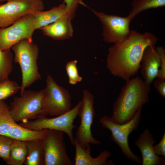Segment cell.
<instances>
[{
    "label": "cell",
    "instance_id": "6da1fadb",
    "mask_svg": "<svg viewBox=\"0 0 165 165\" xmlns=\"http://www.w3.org/2000/svg\"><path fill=\"white\" fill-rule=\"evenodd\" d=\"M158 38L151 33L132 30L130 36L109 48L106 66L110 73L127 81L138 73L145 49L155 45Z\"/></svg>",
    "mask_w": 165,
    "mask_h": 165
},
{
    "label": "cell",
    "instance_id": "7a4b0ae2",
    "mask_svg": "<svg viewBox=\"0 0 165 165\" xmlns=\"http://www.w3.org/2000/svg\"><path fill=\"white\" fill-rule=\"evenodd\" d=\"M150 85L138 76L126 81L113 105V121L122 124L130 120L148 102Z\"/></svg>",
    "mask_w": 165,
    "mask_h": 165
},
{
    "label": "cell",
    "instance_id": "3957f363",
    "mask_svg": "<svg viewBox=\"0 0 165 165\" xmlns=\"http://www.w3.org/2000/svg\"><path fill=\"white\" fill-rule=\"evenodd\" d=\"M11 48L14 53V61L19 65L22 73L21 93L42 79L37 63L39 48L33 41L26 39L20 41Z\"/></svg>",
    "mask_w": 165,
    "mask_h": 165
},
{
    "label": "cell",
    "instance_id": "277c9868",
    "mask_svg": "<svg viewBox=\"0 0 165 165\" xmlns=\"http://www.w3.org/2000/svg\"><path fill=\"white\" fill-rule=\"evenodd\" d=\"M142 109H139L130 120L122 124L115 123L108 115L101 117L99 119L103 127L111 131L110 138L118 145L124 155L129 160L139 164H141V158L133 152L128 140L130 134L137 130L140 123Z\"/></svg>",
    "mask_w": 165,
    "mask_h": 165
},
{
    "label": "cell",
    "instance_id": "5b68a950",
    "mask_svg": "<svg viewBox=\"0 0 165 165\" xmlns=\"http://www.w3.org/2000/svg\"><path fill=\"white\" fill-rule=\"evenodd\" d=\"M43 90L42 113L46 116H59L71 109V98L68 91L58 85L48 75L46 86Z\"/></svg>",
    "mask_w": 165,
    "mask_h": 165
},
{
    "label": "cell",
    "instance_id": "8992f818",
    "mask_svg": "<svg viewBox=\"0 0 165 165\" xmlns=\"http://www.w3.org/2000/svg\"><path fill=\"white\" fill-rule=\"evenodd\" d=\"M43 89L37 91L25 90L19 97H15L9 106L14 121L26 122L35 119L42 113Z\"/></svg>",
    "mask_w": 165,
    "mask_h": 165
},
{
    "label": "cell",
    "instance_id": "52a82bcc",
    "mask_svg": "<svg viewBox=\"0 0 165 165\" xmlns=\"http://www.w3.org/2000/svg\"><path fill=\"white\" fill-rule=\"evenodd\" d=\"M80 104L81 101L72 109L56 117L48 118L46 116L40 115L35 120L22 122L19 124L26 128L34 130L47 129L63 131L67 135L71 143L74 146L75 138L73 130L76 127L73 123L78 115Z\"/></svg>",
    "mask_w": 165,
    "mask_h": 165
},
{
    "label": "cell",
    "instance_id": "ba28073f",
    "mask_svg": "<svg viewBox=\"0 0 165 165\" xmlns=\"http://www.w3.org/2000/svg\"><path fill=\"white\" fill-rule=\"evenodd\" d=\"M91 10L102 25V34L105 42L114 44L118 43L130 35L132 30L130 29V24L134 18L130 16L122 17Z\"/></svg>",
    "mask_w": 165,
    "mask_h": 165
},
{
    "label": "cell",
    "instance_id": "9c48e42d",
    "mask_svg": "<svg viewBox=\"0 0 165 165\" xmlns=\"http://www.w3.org/2000/svg\"><path fill=\"white\" fill-rule=\"evenodd\" d=\"M82 94L78 115L80 118L81 122L75 140L81 147H86L90 143L98 145L101 142L93 137L91 130L95 115L93 95L86 90H84Z\"/></svg>",
    "mask_w": 165,
    "mask_h": 165
},
{
    "label": "cell",
    "instance_id": "30bf717a",
    "mask_svg": "<svg viewBox=\"0 0 165 165\" xmlns=\"http://www.w3.org/2000/svg\"><path fill=\"white\" fill-rule=\"evenodd\" d=\"M0 5V28L8 27L20 18L44 9L42 0H7Z\"/></svg>",
    "mask_w": 165,
    "mask_h": 165
},
{
    "label": "cell",
    "instance_id": "8fae6325",
    "mask_svg": "<svg viewBox=\"0 0 165 165\" xmlns=\"http://www.w3.org/2000/svg\"><path fill=\"white\" fill-rule=\"evenodd\" d=\"M63 131L48 129L43 140L44 165H72L66 151Z\"/></svg>",
    "mask_w": 165,
    "mask_h": 165
},
{
    "label": "cell",
    "instance_id": "7c38bea8",
    "mask_svg": "<svg viewBox=\"0 0 165 165\" xmlns=\"http://www.w3.org/2000/svg\"><path fill=\"white\" fill-rule=\"evenodd\" d=\"M33 14L26 15L10 25L0 28V48L2 51L10 49L20 41L28 39L33 41L35 30Z\"/></svg>",
    "mask_w": 165,
    "mask_h": 165
},
{
    "label": "cell",
    "instance_id": "4fadbf2b",
    "mask_svg": "<svg viewBox=\"0 0 165 165\" xmlns=\"http://www.w3.org/2000/svg\"><path fill=\"white\" fill-rule=\"evenodd\" d=\"M156 142L150 130L148 128L145 129L134 142L141 152L142 165L165 164V157L158 156L154 152L153 146Z\"/></svg>",
    "mask_w": 165,
    "mask_h": 165
},
{
    "label": "cell",
    "instance_id": "5bb4252c",
    "mask_svg": "<svg viewBox=\"0 0 165 165\" xmlns=\"http://www.w3.org/2000/svg\"><path fill=\"white\" fill-rule=\"evenodd\" d=\"M160 55L154 45L145 49L140 63L141 74L143 80L151 85L157 76L161 65Z\"/></svg>",
    "mask_w": 165,
    "mask_h": 165
},
{
    "label": "cell",
    "instance_id": "9a60e30c",
    "mask_svg": "<svg viewBox=\"0 0 165 165\" xmlns=\"http://www.w3.org/2000/svg\"><path fill=\"white\" fill-rule=\"evenodd\" d=\"M75 165H115L112 160L107 161L111 156V152L104 150L97 156L93 157L91 155V148L90 145L86 147L80 146L75 140Z\"/></svg>",
    "mask_w": 165,
    "mask_h": 165
},
{
    "label": "cell",
    "instance_id": "2e32d148",
    "mask_svg": "<svg viewBox=\"0 0 165 165\" xmlns=\"http://www.w3.org/2000/svg\"><path fill=\"white\" fill-rule=\"evenodd\" d=\"M72 19L65 14L55 22L40 29L45 35L53 39H68L72 37L73 34Z\"/></svg>",
    "mask_w": 165,
    "mask_h": 165
},
{
    "label": "cell",
    "instance_id": "e0dca14e",
    "mask_svg": "<svg viewBox=\"0 0 165 165\" xmlns=\"http://www.w3.org/2000/svg\"><path fill=\"white\" fill-rule=\"evenodd\" d=\"M66 13V6L63 2L49 10L35 12L33 14L35 30L40 29L54 23L65 15Z\"/></svg>",
    "mask_w": 165,
    "mask_h": 165
},
{
    "label": "cell",
    "instance_id": "ac0fdd59",
    "mask_svg": "<svg viewBox=\"0 0 165 165\" xmlns=\"http://www.w3.org/2000/svg\"><path fill=\"white\" fill-rule=\"evenodd\" d=\"M48 129L34 130L24 127L16 123L6 135L14 140L25 141L43 140L46 136Z\"/></svg>",
    "mask_w": 165,
    "mask_h": 165
},
{
    "label": "cell",
    "instance_id": "d6986e66",
    "mask_svg": "<svg viewBox=\"0 0 165 165\" xmlns=\"http://www.w3.org/2000/svg\"><path fill=\"white\" fill-rule=\"evenodd\" d=\"M27 149L25 165H44L43 140L24 141Z\"/></svg>",
    "mask_w": 165,
    "mask_h": 165
},
{
    "label": "cell",
    "instance_id": "ffe728a7",
    "mask_svg": "<svg viewBox=\"0 0 165 165\" xmlns=\"http://www.w3.org/2000/svg\"><path fill=\"white\" fill-rule=\"evenodd\" d=\"M27 149L24 141L13 139L10 153L6 162L9 165H22L24 164L27 155Z\"/></svg>",
    "mask_w": 165,
    "mask_h": 165
},
{
    "label": "cell",
    "instance_id": "44dd1931",
    "mask_svg": "<svg viewBox=\"0 0 165 165\" xmlns=\"http://www.w3.org/2000/svg\"><path fill=\"white\" fill-rule=\"evenodd\" d=\"M165 6V0H134L129 15L134 18L139 13L148 9Z\"/></svg>",
    "mask_w": 165,
    "mask_h": 165
},
{
    "label": "cell",
    "instance_id": "7402d4cb",
    "mask_svg": "<svg viewBox=\"0 0 165 165\" xmlns=\"http://www.w3.org/2000/svg\"><path fill=\"white\" fill-rule=\"evenodd\" d=\"M16 123L10 112L9 106L4 100H0V134L6 135Z\"/></svg>",
    "mask_w": 165,
    "mask_h": 165
},
{
    "label": "cell",
    "instance_id": "603a6c76",
    "mask_svg": "<svg viewBox=\"0 0 165 165\" xmlns=\"http://www.w3.org/2000/svg\"><path fill=\"white\" fill-rule=\"evenodd\" d=\"M13 60L10 49L2 51L0 48V82L9 79L13 70Z\"/></svg>",
    "mask_w": 165,
    "mask_h": 165
},
{
    "label": "cell",
    "instance_id": "cb8c5ba5",
    "mask_svg": "<svg viewBox=\"0 0 165 165\" xmlns=\"http://www.w3.org/2000/svg\"><path fill=\"white\" fill-rule=\"evenodd\" d=\"M20 86L9 79L0 82V100H4L17 93Z\"/></svg>",
    "mask_w": 165,
    "mask_h": 165
},
{
    "label": "cell",
    "instance_id": "d4e9b609",
    "mask_svg": "<svg viewBox=\"0 0 165 165\" xmlns=\"http://www.w3.org/2000/svg\"><path fill=\"white\" fill-rule=\"evenodd\" d=\"M77 63V60H73L68 62L65 66L69 82L72 85H75L78 82H81L82 79L79 74Z\"/></svg>",
    "mask_w": 165,
    "mask_h": 165
},
{
    "label": "cell",
    "instance_id": "484cf974",
    "mask_svg": "<svg viewBox=\"0 0 165 165\" xmlns=\"http://www.w3.org/2000/svg\"><path fill=\"white\" fill-rule=\"evenodd\" d=\"M13 140L6 135L0 134V158L6 162L9 156L11 146Z\"/></svg>",
    "mask_w": 165,
    "mask_h": 165
},
{
    "label": "cell",
    "instance_id": "4316f807",
    "mask_svg": "<svg viewBox=\"0 0 165 165\" xmlns=\"http://www.w3.org/2000/svg\"><path fill=\"white\" fill-rule=\"evenodd\" d=\"M63 2L66 7V14L72 19L75 16V12L79 5L87 7L83 2V0H64Z\"/></svg>",
    "mask_w": 165,
    "mask_h": 165
},
{
    "label": "cell",
    "instance_id": "83f0119b",
    "mask_svg": "<svg viewBox=\"0 0 165 165\" xmlns=\"http://www.w3.org/2000/svg\"><path fill=\"white\" fill-rule=\"evenodd\" d=\"M156 49L160 55L161 61L160 67L157 77L161 79H165V50L162 47L160 46H157Z\"/></svg>",
    "mask_w": 165,
    "mask_h": 165
},
{
    "label": "cell",
    "instance_id": "f1b7e54d",
    "mask_svg": "<svg viewBox=\"0 0 165 165\" xmlns=\"http://www.w3.org/2000/svg\"><path fill=\"white\" fill-rule=\"evenodd\" d=\"M154 86L159 95L163 98L165 97V79L156 77L153 81Z\"/></svg>",
    "mask_w": 165,
    "mask_h": 165
},
{
    "label": "cell",
    "instance_id": "f546056e",
    "mask_svg": "<svg viewBox=\"0 0 165 165\" xmlns=\"http://www.w3.org/2000/svg\"><path fill=\"white\" fill-rule=\"evenodd\" d=\"M153 148L154 152L156 155L165 157V132L159 142L153 145Z\"/></svg>",
    "mask_w": 165,
    "mask_h": 165
},
{
    "label": "cell",
    "instance_id": "4dcf8cb0",
    "mask_svg": "<svg viewBox=\"0 0 165 165\" xmlns=\"http://www.w3.org/2000/svg\"><path fill=\"white\" fill-rule=\"evenodd\" d=\"M7 0H0V2H4L5 1H6Z\"/></svg>",
    "mask_w": 165,
    "mask_h": 165
}]
</instances>
